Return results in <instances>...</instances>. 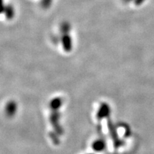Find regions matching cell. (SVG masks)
<instances>
[{"mask_svg":"<svg viewBox=\"0 0 154 154\" xmlns=\"http://www.w3.org/2000/svg\"><path fill=\"white\" fill-rule=\"evenodd\" d=\"M15 111H16V105H15V103H13V102L9 103L7 107V113H8L9 115L11 116L14 115Z\"/></svg>","mask_w":154,"mask_h":154,"instance_id":"1","label":"cell"},{"mask_svg":"<svg viewBox=\"0 0 154 154\" xmlns=\"http://www.w3.org/2000/svg\"><path fill=\"white\" fill-rule=\"evenodd\" d=\"M94 148H95L94 149L96 150V151H101V150L103 149V148H104V143H103V141H99V140H98V141L95 143Z\"/></svg>","mask_w":154,"mask_h":154,"instance_id":"2","label":"cell"}]
</instances>
